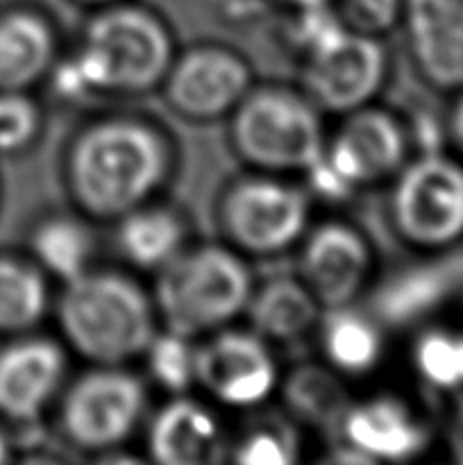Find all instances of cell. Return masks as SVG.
<instances>
[{"instance_id":"cell-33","label":"cell","mask_w":463,"mask_h":465,"mask_svg":"<svg viewBox=\"0 0 463 465\" xmlns=\"http://www.w3.org/2000/svg\"><path fill=\"white\" fill-rule=\"evenodd\" d=\"M281 3L300 9V7H313V5H325V3H331V0H281Z\"/></svg>"},{"instance_id":"cell-9","label":"cell","mask_w":463,"mask_h":465,"mask_svg":"<svg viewBox=\"0 0 463 465\" xmlns=\"http://www.w3.org/2000/svg\"><path fill=\"white\" fill-rule=\"evenodd\" d=\"M389 59L377 36L343 30L307 53L302 84L316 109L350 114L366 107L384 86Z\"/></svg>"},{"instance_id":"cell-8","label":"cell","mask_w":463,"mask_h":465,"mask_svg":"<svg viewBox=\"0 0 463 465\" xmlns=\"http://www.w3.org/2000/svg\"><path fill=\"white\" fill-rule=\"evenodd\" d=\"M145 386L118 366H98L68 386L62 431L75 448L113 450L134 434L145 411Z\"/></svg>"},{"instance_id":"cell-15","label":"cell","mask_w":463,"mask_h":465,"mask_svg":"<svg viewBox=\"0 0 463 465\" xmlns=\"http://www.w3.org/2000/svg\"><path fill=\"white\" fill-rule=\"evenodd\" d=\"M402 23L422 80L438 91H461L463 0H404Z\"/></svg>"},{"instance_id":"cell-2","label":"cell","mask_w":463,"mask_h":465,"mask_svg":"<svg viewBox=\"0 0 463 465\" xmlns=\"http://www.w3.org/2000/svg\"><path fill=\"white\" fill-rule=\"evenodd\" d=\"M57 322L68 348L98 366H121L141 357L157 334L154 302L116 271H84L66 282Z\"/></svg>"},{"instance_id":"cell-30","label":"cell","mask_w":463,"mask_h":465,"mask_svg":"<svg viewBox=\"0 0 463 465\" xmlns=\"http://www.w3.org/2000/svg\"><path fill=\"white\" fill-rule=\"evenodd\" d=\"M340 23L359 35L379 36L402 23L404 0H331Z\"/></svg>"},{"instance_id":"cell-3","label":"cell","mask_w":463,"mask_h":465,"mask_svg":"<svg viewBox=\"0 0 463 465\" xmlns=\"http://www.w3.org/2000/svg\"><path fill=\"white\" fill-rule=\"evenodd\" d=\"M252 277L239 250L198 245L157 271L154 312L166 330L189 339L213 334L245 313Z\"/></svg>"},{"instance_id":"cell-27","label":"cell","mask_w":463,"mask_h":465,"mask_svg":"<svg viewBox=\"0 0 463 465\" xmlns=\"http://www.w3.org/2000/svg\"><path fill=\"white\" fill-rule=\"evenodd\" d=\"M143 354L150 377L168 393L182 395L195 384V345L189 336L171 330L154 334Z\"/></svg>"},{"instance_id":"cell-32","label":"cell","mask_w":463,"mask_h":465,"mask_svg":"<svg viewBox=\"0 0 463 465\" xmlns=\"http://www.w3.org/2000/svg\"><path fill=\"white\" fill-rule=\"evenodd\" d=\"M458 398H461V402H458L452 427H449V450H452V457L458 463H463V395H458Z\"/></svg>"},{"instance_id":"cell-18","label":"cell","mask_w":463,"mask_h":465,"mask_svg":"<svg viewBox=\"0 0 463 465\" xmlns=\"http://www.w3.org/2000/svg\"><path fill=\"white\" fill-rule=\"evenodd\" d=\"M148 452L162 465H209L225 461L227 443L221 422L204 404L177 398L150 422Z\"/></svg>"},{"instance_id":"cell-14","label":"cell","mask_w":463,"mask_h":465,"mask_svg":"<svg viewBox=\"0 0 463 465\" xmlns=\"http://www.w3.org/2000/svg\"><path fill=\"white\" fill-rule=\"evenodd\" d=\"M463 289V250L429 252L420 263L390 272L372 293L377 321L390 327L425 322Z\"/></svg>"},{"instance_id":"cell-6","label":"cell","mask_w":463,"mask_h":465,"mask_svg":"<svg viewBox=\"0 0 463 465\" xmlns=\"http://www.w3.org/2000/svg\"><path fill=\"white\" fill-rule=\"evenodd\" d=\"M390 221L420 252L463 248V159L443 150L409 157L395 175Z\"/></svg>"},{"instance_id":"cell-28","label":"cell","mask_w":463,"mask_h":465,"mask_svg":"<svg viewBox=\"0 0 463 465\" xmlns=\"http://www.w3.org/2000/svg\"><path fill=\"white\" fill-rule=\"evenodd\" d=\"M39 130V104L25 91H0V154L25 150Z\"/></svg>"},{"instance_id":"cell-17","label":"cell","mask_w":463,"mask_h":465,"mask_svg":"<svg viewBox=\"0 0 463 465\" xmlns=\"http://www.w3.org/2000/svg\"><path fill=\"white\" fill-rule=\"evenodd\" d=\"M66 354L54 341L25 336L0 350V413L30 422L62 389Z\"/></svg>"},{"instance_id":"cell-5","label":"cell","mask_w":463,"mask_h":465,"mask_svg":"<svg viewBox=\"0 0 463 465\" xmlns=\"http://www.w3.org/2000/svg\"><path fill=\"white\" fill-rule=\"evenodd\" d=\"M230 136L245 163L271 175L304 173L325 150L316 104L272 86L245 94L232 112Z\"/></svg>"},{"instance_id":"cell-11","label":"cell","mask_w":463,"mask_h":465,"mask_svg":"<svg viewBox=\"0 0 463 465\" xmlns=\"http://www.w3.org/2000/svg\"><path fill=\"white\" fill-rule=\"evenodd\" d=\"M163 94L182 118L216 121L236 109L252 84L248 62L225 45H195L172 59Z\"/></svg>"},{"instance_id":"cell-12","label":"cell","mask_w":463,"mask_h":465,"mask_svg":"<svg viewBox=\"0 0 463 465\" xmlns=\"http://www.w3.org/2000/svg\"><path fill=\"white\" fill-rule=\"evenodd\" d=\"M409 154L411 139L407 125L393 114L368 104L345 114L343 127L322 150L325 162L354 191L395 177L409 162Z\"/></svg>"},{"instance_id":"cell-4","label":"cell","mask_w":463,"mask_h":465,"mask_svg":"<svg viewBox=\"0 0 463 465\" xmlns=\"http://www.w3.org/2000/svg\"><path fill=\"white\" fill-rule=\"evenodd\" d=\"M73 57L89 91L145 94L162 84L175 50L157 14L121 0L98 7Z\"/></svg>"},{"instance_id":"cell-34","label":"cell","mask_w":463,"mask_h":465,"mask_svg":"<svg viewBox=\"0 0 463 465\" xmlns=\"http://www.w3.org/2000/svg\"><path fill=\"white\" fill-rule=\"evenodd\" d=\"M75 3L98 9V7H107V5H113V3H121V0H75Z\"/></svg>"},{"instance_id":"cell-29","label":"cell","mask_w":463,"mask_h":465,"mask_svg":"<svg viewBox=\"0 0 463 465\" xmlns=\"http://www.w3.org/2000/svg\"><path fill=\"white\" fill-rule=\"evenodd\" d=\"M232 461L241 465H291L298 461V448L281 427H257L234 445Z\"/></svg>"},{"instance_id":"cell-1","label":"cell","mask_w":463,"mask_h":465,"mask_svg":"<svg viewBox=\"0 0 463 465\" xmlns=\"http://www.w3.org/2000/svg\"><path fill=\"white\" fill-rule=\"evenodd\" d=\"M168 139L136 116H109L82 127L66 154V184L82 213L118 221L153 200L171 177Z\"/></svg>"},{"instance_id":"cell-7","label":"cell","mask_w":463,"mask_h":465,"mask_svg":"<svg viewBox=\"0 0 463 465\" xmlns=\"http://www.w3.org/2000/svg\"><path fill=\"white\" fill-rule=\"evenodd\" d=\"M221 223L239 252H284L307 234L309 198L271 173L245 177L222 198Z\"/></svg>"},{"instance_id":"cell-10","label":"cell","mask_w":463,"mask_h":465,"mask_svg":"<svg viewBox=\"0 0 463 465\" xmlns=\"http://www.w3.org/2000/svg\"><path fill=\"white\" fill-rule=\"evenodd\" d=\"M195 384L230 409H254L280 386V368L259 334L218 330L195 345Z\"/></svg>"},{"instance_id":"cell-35","label":"cell","mask_w":463,"mask_h":465,"mask_svg":"<svg viewBox=\"0 0 463 465\" xmlns=\"http://www.w3.org/2000/svg\"><path fill=\"white\" fill-rule=\"evenodd\" d=\"M5 461H9V443H7V439H5L3 430H0V463H5Z\"/></svg>"},{"instance_id":"cell-19","label":"cell","mask_w":463,"mask_h":465,"mask_svg":"<svg viewBox=\"0 0 463 465\" xmlns=\"http://www.w3.org/2000/svg\"><path fill=\"white\" fill-rule=\"evenodd\" d=\"M57 59V39L39 9L0 14V91H25L48 77Z\"/></svg>"},{"instance_id":"cell-25","label":"cell","mask_w":463,"mask_h":465,"mask_svg":"<svg viewBox=\"0 0 463 465\" xmlns=\"http://www.w3.org/2000/svg\"><path fill=\"white\" fill-rule=\"evenodd\" d=\"M416 375L436 393L463 395V330L427 327L411 350Z\"/></svg>"},{"instance_id":"cell-24","label":"cell","mask_w":463,"mask_h":465,"mask_svg":"<svg viewBox=\"0 0 463 465\" xmlns=\"http://www.w3.org/2000/svg\"><path fill=\"white\" fill-rule=\"evenodd\" d=\"M32 252L41 271H48L66 284L89 271L94 243L82 223L53 216L45 218L32 234Z\"/></svg>"},{"instance_id":"cell-20","label":"cell","mask_w":463,"mask_h":465,"mask_svg":"<svg viewBox=\"0 0 463 465\" xmlns=\"http://www.w3.org/2000/svg\"><path fill=\"white\" fill-rule=\"evenodd\" d=\"M245 312L254 334L275 343L300 341L320 321V302L302 280L293 277H277L252 291Z\"/></svg>"},{"instance_id":"cell-26","label":"cell","mask_w":463,"mask_h":465,"mask_svg":"<svg viewBox=\"0 0 463 465\" xmlns=\"http://www.w3.org/2000/svg\"><path fill=\"white\" fill-rule=\"evenodd\" d=\"M339 377L331 368L327 371L318 366H304L291 372L284 384V395L295 416L322 427L343 420L350 404Z\"/></svg>"},{"instance_id":"cell-16","label":"cell","mask_w":463,"mask_h":465,"mask_svg":"<svg viewBox=\"0 0 463 465\" xmlns=\"http://www.w3.org/2000/svg\"><path fill=\"white\" fill-rule=\"evenodd\" d=\"M345 448L366 463H404L429 448V430L422 418L395 395H377L350 404L340 420Z\"/></svg>"},{"instance_id":"cell-31","label":"cell","mask_w":463,"mask_h":465,"mask_svg":"<svg viewBox=\"0 0 463 465\" xmlns=\"http://www.w3.org/2000/svg\"><path fill=\"white\" fill-rule=\"evenodd\" d=\"M445 132H448V139L457 148L458 157L463 159V89L457 91V100H454L448 121H445Z\"/></svg>"},{"instance_id":"cell-23","label":"cell","mask_w":463,"mask_h":465,"mask_svg":"<svg viewBox=\"0 0 463 465\" xmlns=\"http://www.w3.org/2000/svg\"><path fill=\"white\" fill-rule=\"evenodd\" d=\"M48 312V286L34 263L0 257V334H25Z\"/></svg>"},{"instance_id":"cell-21","label":"cell","mask_w":463,"mask_h":465,"mask_svg":"<svg viewBox=\"0 0 463 465\" xmlns=\"http://www.w3.org/2000/svg\"><path fill=\"white\" fill-rule=\"evenodd\" d=\"M118 221V250L132 266L159 271L184 250L186 227L172 209L148 203Z\"/></svg>"},{"instance_id":"cell-13","label":"cell","mask_w":463,"mask_h":465,"mask_svg":"<svg viewBox=\"0 0 463 465\" xmlns=\"http://www.w3.org/2000/svg\"><path fill=\"white\" fill-rule=\"evenodd\" d=\"M300 280L320 307H348L372 272V250L366 236L348 223L330 221L302 236Z\"/></svg>"},{"instance_id":"cell-22","label":"cell","mask_w":463,"mask_h":465,"mask_svg":"<svg viewBox=\"0 0 463 465\" xmlns=\"http://www.w3.org/2000/svg\"><path fill=\"white\" fill-rule=\"evenodd\" d=\"M320 345L331 371L345 377L368 375L384 354L377 321L348 307L331 309V316L320 327Z\"/></svg>"}]
</instances>
